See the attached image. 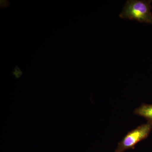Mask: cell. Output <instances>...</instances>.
<instances>
[{
  "instance_id": "obj_2",
  "label": "cell",
  "mask_w": 152,
  "mask_h": 152,
  "mask_svg": "<svg viewBox=\"0 0 152 152\" xmlns=\"http://www.w3.org/2000/svg\"><path fill=\"white\" fill-rule=\"evenodd\" d=\"M152 129V124L148 122L139 126L126 134L118 144L115 152H124L126 150H134L137 144L148 137Z\"/></svg>"
},
{
  "instance_id": "obj_1",
  "label": "cell",
  "mask_w": 152,
  "mask_h": 152,
  "mask_svg": "<svg viewBox=\"0 0 152 152\" xmlns=\"http://www.w3.org/2000/svg\"><path fill=\"white\" fill-rule=\"evenodd\" d=\"M152 1L151 0L127 1L119 17L121 18L136 20L140 23L152 25Z\"/></svg>"
},
{
  "instance_id": "obj_3",
  "label": "cell",
  "mask_w": 152,
  "mask_h": 152,
  "mask_svg": "<svg viewBox=\"0 0 152 152\" xmlns=\"http://www.w3.org/2000/svg\"><path fill=\"white\" fill-rule=\"evenodd\" d=\"M134 113L135 115L145 118L148 122L152 124V104L143 103L134 110Z\"/></svg>"
}]
</instances>
